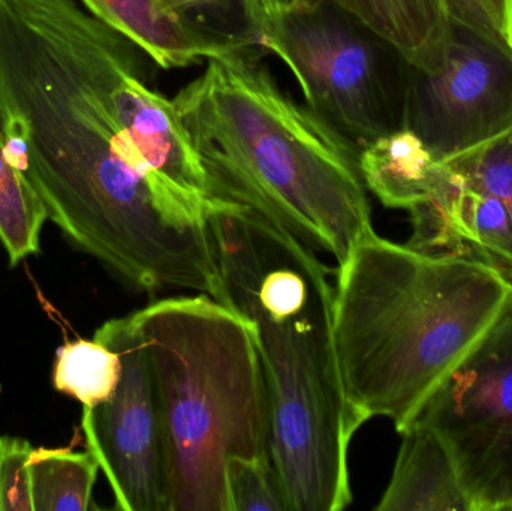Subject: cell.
<instances>
[{
  "mask_svg": "<svg viewBox=\"0 0 512 511\" xmlns=\"http://www.w3.org/2000/svg\"><path fill=\"white\" fill-rule=\"evenodd\" d=\"M144 53L77 0H0L6 149L77 248L143 293L188 285L209 255L144 179L120 113Z\"/></svg>",
  "mask_w": 512,
  "mask_h": 511,
  "instance_id": "cell-1",
  "label": "cell"
},
{
  "mask_svg": "<svg viewBox=\"0 0 512 511\" xmlns=\"http://www.w3.org/2000/svg\"><path fill=\"white\" fill-rule=\"evenodd\" d=\"M210 234L218 302L251 323L267 383L271 459L289 511L354 500L349 449L367 423L346 396L334 341V285L316 252L267 216L216 201Z\"/></svg>",
  "mask_w": 512,
  "mask_h": 511,
  "instance_id": "cell-2",
  "label": "cell"
},
{
  "mask_svg": "<svg viewBox=\"0 0 512 511\" xmlns=\"http://www.w3.org/2000/svg\"><path fill=\"white\" fill-rule=\"evenodd\" d=\"M249 48L209 59L173 99L212 200L261 213L340 264L373 228L360 149L283 92Z\"/></svg>",
  "mask_w": 512,
  "mask_h": 511,
  "instance_id": "cell-3",
  "label": "cell"
},
{
  "mask_svg": "<svg viewBox=\"0 0 512 511\" xmlns=\"http://www.w3.org/2000/svg\"><path fill=\"white\" fill-rule=\"evenodd\" d=\"M512 306L495 267L418 251L370 228L337 264L334 341L346 396L399 434Z\"/></svg>",
  "mask_w": 512,
  "mask_h": 511,
  "instance_id": "cell-4",
  "label": "cell"
},
{
  "mask_svg": "<svg viewBox=\"0 0 512 511\" xmlns=\"http://www.w3.org/2000/svg\"><path fill=\"white\" fill-rule=\"evenodd\" d=\"M134 315L161 407L168 509L231 511L228 462H273L254 329L207 294L156 300Z\"/></svg>",
  "mask_w": 512,
  "mask_h": 511,
  "instance_id": "cell-5",
  "label": "cell"
},
{
  "mask_svg": "<svg viewBox=\"0 0 512 511\" xmlns=\"http://www.w3.org/2000/svg\"><path fill=\"white\" fill-rule=\"evenodd\" d=\"M252 36L288 66L307 107L358 149L406 128L411 63L333 3L267 18Z\"/></svg>",
  "mask_w": 512,
  "mask_h": 511,
  "instance_id": "cell-6",
  "label": "cell"
},
{
  "mask_svg": "<svg viewBox=\"0 0 512 511\" xmlns=\"http://www.w3.org/2000/svg\"><path fill=\"white\" fill-rule=\"evenodd\" d=\"M412 423L447 444L474 511H512V306Z\"/></svg>",
  "mask_w": 512,
  "mask_h": 511,
  "instance_id": "cell-7",
  "label": "cell"
},
{
  "mask_svg": "<svg viewBox=\"0 0 512 511\" xmlns=\"http://www.w3.org/2000/svg\"><path fill=\"white\" fill-rule=\"evenodd\" d=\"M95 339L119 354L122 374L107 402L83 408L87 450L98 461L117 510L170 511L161 407L134 312L102 324Z\"/></svg>",
  "mask_w": 512,
  "mask_h": 511,
  "instance_id": "cell-8",
  "label": "cell"
},
{
  "mask_svg": "<svg viewBox=\"0 0 512 511\" xmlns=\"http://www.w3.org/2000/svg\"><path fill=\"white\" fill-rule=\"evenodd\" d=\"M512 126V50L450 18L444 65H411L406 128L444 162Z\"/></svg>",
  "mask_w": 512,
  "mask_h": 511,
  "instance_id": "cell-9",
  "label": "cell"
},
{
  "mask_svg": "<svg viewBox=\"0 0 512 511\" xmlns=\"http://www.w3.org/2000/svg\"><path fill=\"white\" fill-rule=\"evenodd\" d=\"M409 213L412 248L483 261L512 281V126L441 162L429 197Z\"/></svg>",
  "mask_w": 512,
  "mask_h": 511,
  "instance_id": "cell-10",
  "label": "cell"
},
{
  "mask_svg": "<svg viewBox=\"0 0 512 511\" xmlns=\"http://www.w3.org/2000/svg\"><path fill=\"white\" fill-rule=\"evenodd\" d=\"M144 62L123 78L120 113L144 179L162 206L194 225H209V180L173 99L146 83Z\"/></svg>",
  "mask_w": 512,
  "mask_h": 511,
  "instance_id": "cell-11",
  "label": "cell"
},
{
  "mask_svg": "<svg viewBox=\"0 0 512 511\" xmlns=\"http://www.w3.org/2000/svg\"><path fill=\"white\" fill-rule=\"evenodd\" d=\"M102 23L134 42L164 69L188 68L254 44L252 36H224L165 11L156 0H81Z\"/></svg>",
  "mask_w": 512,
  "mask_h": 511,
  "instance_id": "cell-12",
  "label": "cell"
},
{
  "mask_svg": "<svg viewBox=\"0 0 512 511\" xmlns=\"http://www.w3.org/2000/svg\"><path fill=\"white\" fill-rule=\"evenodd\" d=\"M393 476L378 511H474L450 449L429 426L402 432Z\"/></svg>",
  "mask_w": 512,
  "mask_h": 511,
  "instance_id": "cell-13",
  "label": "cell"
},
{
  "mask_svg": "<svg viewBox=\"0 0 512 511\" xmlns=\"http://www.w3.org/2000/svg\"><path fill=\"white\" fill-rule=\"evenodd\" d=\"M333 3L393 45L412 66L435 72L444 65L450 15L442 0H291L288 11Z\"/></svg>",
  "mask_w": 512,
  "mask_h": 511,
  "instance_id": "cell-14",
  "label": "cell"
},
{
  "mask_svg": "<svg viewBox=\"0 0 512 511\" xmlns=\"http://www.w3.org/2000/svg\"><path fill=\"white\" fill-rule=\"evenodd\" d=\"M358 162L366 188L385 207L408 212L429 197L441 170V162L408 128L366 144Z\"/></svg>",
  "mask_w": 512,
  "mask_h": 511,
  "instance_id": "cell-15",
  "label": "cell"
},
{
  "mask_svg": "<svg viewBox=\"0 0 512 511\" xmlns=\"http://www.w3.org/2000/svg\"><path fill=\"white\" fill-rule=\"evenodd\" d=\"M99 470L89 450L33 449L27 462L33 511L89 510Z\"/></svg>",
  "mask_w": 512,
  "mask_h": 511,
  "instance_id": "cell-16",
  "label": "cell"
},
{
  "mask_svg": "<svg viewBox=\"0 0 512 511\" xmlns=\"http://www.w3.org/2000/svg\"><path fill=\"white\" fill-rule=\"evenodd\" d=\"M47 219L41 198L9 158L0 120V240L11 266L38 254Z\"/></svg>",
  "mask_w": 512,
  "mask_h": 511,
  "instance_id": "cell-17",
  "label": "cell"
},
{
  "mask_svg": "<svg viewBox=\"0 0 512 511\" xmlns=\"http://www.w3.org/2000/svg\"><path fill=\"white\" fill-rule=\"evenodd\" d=\"M122 374L119 354L102 342L77 339L56 353L53 386L83 408L98 407L113 396Z\"/></svg>",
  "mask_w": 512,
  "mask_h": 511,
  "instance_id": "cell-18",
  "label": "cell"
},
{
  "mask_svg": "<svg viewBox=\"0 0 512 511\" xmlns=\"http://www.w3.org/2000/svg\"><path fill=\"white\" fill-rule=\"evenodd\" d=\"M227 486L231 511H289L282 482L271 461L231 459Z\"/></svg>",
  "mask_w": 512,
  "mask_h": 511,
  "instance_id": "cell-19",
  "label": "cell"
},
{
  "mask_svg": "<svg viewBox=\"0 0 512 511\" xmlns=\"http://www.w3.org/2000/svg\"><path fill=\"white\" fill-rule=\"evenodd\" d=\"M32 450L23 438L0 437V511H33L27 471Z\"/></svg>",
  "mask_w": 512,
  "mask_h": 511,
  "instance_id": "cell-20",
  "label": "cell"
},
{
  "mask_svg": "<svg viewBox=\"0 0 512 511\" xmlns=\"http://www.w3.org/2000/svg\"><path fill=\"white\" fill-rule=\"evenodd\" d=\"M448 15L512 50V0H442Z\"/></svg>",
  "mask_w": 512,
  "mask_h": 511,
  "instance_id": "cell-21",
  "label": "cell"
},
{
  "mask_svg": "<svg viewBox=\"0 0 512 511\" xmlns=\"http://www.w3.org/2000/svg\"><path fill=\"white\" fill-rule=\"evenodd\" d=\"M289 3L291 0H243L246 17H248L252 29H255L267 18L276 17V15L288 11Z\"/></svg>",
  "mask_w": 512,
  "mask_h": 511,
  "instance_id": "cell-22",
  "label": "cell"
},
{
  "mask_svg": "<svg viewBox=\"0 0 512 511\" xmlns=\"http://www.w3.org/2000/svg\"><path fill=\"white\" fill-rule=\"evenodd\" d=\"M159 6L165 9V11L171 12V14H185L189 9L197 8L195 0H156Z\"/></svg>",
  "mask_w": 512,
  "mask_h": 511,
  "instance_id": "cell-23",
  "label": "cell"
},
{
  "mask_svg": "<svg viewBox=\"0 0 512 511\" xmlns=\"http://www.w3.org/2000/svg\"><path fill=\"white\" fill-rule=\"evenodd\" d=\"M224 2H227V0H195V3H197V8H200V6L219 5V3Z\"/></svg>",
  "mask_w": 512,
  "mask_h": 511,
  "instance_id": "cell-24",
  "label": "cell"
}]
</instances>
